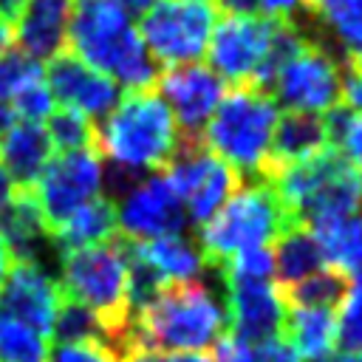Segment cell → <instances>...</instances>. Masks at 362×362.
I'll list each match as a JSON object with an SVG mask.
<instances>
[{
	"instance_id": "41",
	"label": "cell",
	"mask_w": 362,
	"mask_h": 362,
	"mask_svg": "<svg viewBox=\"0 0 362 362\" xmlns=\"http://www.w3.org/2000/svg\"><path fill=\"white\" fill-rule=\"evenodd\" d=\"M212 8L221 11L223 17H232V14H260V3L257 0H212Z\"/></svg>"
},
{
	"instance_id": "22",
	"label": "cell",
	"mask_w": 362,
	"mask_h": 362,
	"mask_svg": "<svg viewBox=\"0 0 362 362\" xmlns=\"http://www.w3.org/2000/svg\"><path fill=\"white\" fill-rule=\"evenodd\" d=\"M130 249L136 257H141L161 283H189L204 260L195 243H189L181 235H167V238H153V240H130Z\"/></svg>"
},
{
	"instance_id": "3",
	"label": "cell",
	"mask_w": 362,
	"mask_h": 362,
	"mask_svg": "<svg viewBox=\"0 0 362 362\" xmlns=\"http://www.w3.org/2000/svg\"><path fill=\"white\" fill-rule=\"evenodd\" d=\"M226 331V314L201 283H167L130 317L127 348L161 354L204 351ZM124 348V351H127Z\"/></svg>"
},
{
	"instance_id": "6",
	"label": "cell",
	"mask_w": 362,
	"mask_h": 362,
	"mask_svg": "<svg viewBox=\"0 0 362 362\" xmlns=\"http://www.w3.org/2000/svg\"><path fill=\"white\" fill-rule=\"evenodd\" d=\"M291 215L274 195L272 184L255 178L240 187L206 223L198 226V252L204 266L218 269L226 257L246 249H269L288 226Z\"/></svg>"
},
{
	"instance_id": "13",
	"label": "cell",
	"mask_w": 362,
	"mask_h": 362,
	"mask_svg": "<svg viewBox=\"0 0 362 362\" xmlns=\"http://www.w3.org/2000/svg\"><path fill=\"white\" fill-rule=\"evenodd\" d=\"M156 93L167 102L181 139H201V130L206 127L209 116L215 113L221 96H223V79L209 65H175L161 68L156 76Z\"/></svg>"
},
{
	"instance_id": "38",
	"label": "cell",
	"mask_w": 362,
	"mask_h": 362,
	"mask_svg": "<svg viewBox=\"0 0 362 362\" xmlns=\"http://www.w3.org/2000/svg\"><path fill=\"white\" fill-rule=\"evenodd\" d=\"M339 153L354 164V167H362V113H354L345 133H342V141H339Z\"/></svg>"
},
{
	"instance_id": "42",
	"label": "cell",
	"mask_w": 362,
	"mask_h": 362,
	"mask_svg": "<svg viewBox=\"0 0 362 362\" xmlns=\"http://www.w3.org/2000/svg\"><path fill=\"white\" fill-rule=\"evenodd\" d=\"M25 3L28 0H0V17L8 25H14L20 20V14H23V8H25Z\"/></svg>"
},
{
	"instance_id": "31",
	"label": "cell",
	"mask_w": 362,
	"mask_h": 362,
	"mask_svg": "<svg viewBox=\"0 0 362 362\" xmlns=\"http://www.w3.org/2000/svg\"><path fill=\"white\" fill-rule=\"evenodd\" d=\"M51 337L57 342H85V339H105L107 342L99 320L88 308H82L79 303H74L68 297L59 300V308H57V317L51 325Z\"/></svg>"
},
{
	"instance_id": "30",
	"label": "cell",
	"mask_w": 362,
	"mask_h": 362,
	"mask_svg": "<svg viewBox=\"0 0 362 362\" xmlns=\"http://www.w3.org/2000/svg\"><path fill=\"white\" fill-rule=\"evenodd\" d=\"M8 107L17 122H31V124H42V119H48L54 113V96L45 85L42 68L28 74L17 85V90L8 96Z\"/></svg>"
},
{
	"instance_id": "46",
	"label": "cell",
	"mask_w": 362,
	"mask_h": 362,
	"mask_svg": "<svg viewBox=\"0 0 362 362\" xmlns=\"http://www.w3.org/2000/svg\"><path fill=\"white\" fill-rule=\"evenodd\" d=\"M322 362H362V354H345V351H339V354L325 356Z\"/></svg>"
},
{
	"instance_id": "33",
	"label": "cell",
	"mask_w": 362,
	"mask_h": 362,
	"mask_svg": "<svg viewBox=\"0 0 362 362\" xmlns=\"http://www.w3.org/2000/svg\"><path fill=\"white\" fill-rule=\"evenodd\" d=\"M45 362H119V354L105 339H85V342H57L48 351Z\"/></svg>"
},
{
	"instance_id": "17",
	"label": "cell",
	"mask_w": 362,
	"mask_h": 362,
	"mask_svg": "<svg viewBox=\"0 0 362 362\" xmlns=\"http://www.w3.org/2000/svg\"><path fill=\"white\" fill-rule=\"evenodd\" d=\"M74 0H28L20 20L14 23V37L20 51L40 62L65 51L68 20Z\"/></svg>"
},
{
	"instance_id": "47",
	"label": "cell",
	"mask_w": 362,
	"mask_h": 362,
	"mask_svg": "<svg viewBox=\"0 0 362 362\" xmlns=\"http://www.w3.org/2000/svg\"><path fill=\"white\" fill-rule=\"evenodd\" d=\"M354 277H356V291H359V294H362V269H359V272H356V274H354Z\"/></svg>"
},
{
	"instance_id": "27",
	"label": "cell",
	"mask_w": 362,
	"mask_h": 362,
	"mask_svg": "<svg viewBox=\"0 0 362 362\" xmlns=\"http://www.w3.org/2000/svg\"><path fill=\"white\" fill-rule=\"evenodd\" d=\"M305 14L334 31L345 57H362V0H305Z\"/></svg>"
},
{
	"instance_id": "40",
	"label": "cell",
	"mask_w": 362,
	"mask_h": 362,
	"mask_svg": "<svg viewBox=\"0 0 362 362\" xmlns=\"http://www.w3.org/2000/svg\"><path fill=\"white\" fill-rule=\"evenodd\" d=\"M255 362H300V356L288 348L283 337H274L269 342L255 345Z\"/></svg>"
},
{
	"instance_id": "28",
	"label": "cell",
	"mask_w": 362,
	"mask_h": 362,
	"mask_svg": "<svg viewBox=\"0 0 362 362\" xmlns=\"http://www.w3.org/2000/svg\"><path fill=\"white\" fill-rule=\"evenodd\" d=\"M48 351V337L0 314V362H45Z\"/></svg>"
},
{
	"instance_id": "26",
	"label": "cell",
	"mask_w": 362,
	"mask_h": 362,
	"mask_svg": "<svg viewBox=\"0 0 362 362\" xmlns=\"http://www.w3.org/2000/svg\"><path fill=\"white\" fill-rule=\"evenodd\" d=\"M348 288H351V277H345L334 269H320V272L303 277L300 283L280 288V297H283L286 308H331V311H337V305L342 303Z\"/></svg>"
},
{
	"instance_id": "15",
	"label": "cell",
	"mask_w": 362,
	"mask_h": 362,
	"mask_svg": "<svg viewBox=\"0 0 362 362\" xmlns=\"http://www.w3.org/2000/svg\"><path fill=\"white\" fill-rule=\"evenodd\" d=\"M62 291L37 260H11L6 280L0 286V314L51 337V325L59 308Z\"/></svg>"
},
{
	"instance_id": "7",
	"label": "cell",
	"mask_w": 362,
	"mask_h": 362,
	"mask_svg": "<svg viewBox=\"0 0 362 362\" xmlns=\"http://www.w3.org/2000/svg\"><path fill=\"white\" fill-rule=\"evenodd\" d=\"M218 11L209 0H158L136 28L153 62L164 68L195 62L206 54Z\"/></svg>"
},
{
	"instance_id": "8",
	"label": "cell",
	"mask_w": 362,
	"mask_h": 362,
	"mask_svg": "<svg viewBox=\"0 0 362 362\" xmlns=\"http://www.w3.org/2000/svg\"><path fill=\"white\" fill-rule=\"evenodd\" d=\"M269 93L288 110L322 116L342 99V68L328 45L308 37L300 51L277 71Z\"/></svg>"
},
{
	"instance_id": "5",
	"label": "cell",
	"mask_w": 362,
	"mask_h": 362,
	"mask_svg": "<svg viewBox=\"0 0 362 362\" xmlns=\"http://www.w3.org/2000/svg\"><path fill=\"white\" fill-rule=\"evenodd\" d=\"M274 124L277 102L272 93L240 82L223 90L198 141L223 164H229L240 178H260L266 170Z\"/></svg>"
},
{
	"instance_id": "25",
	"label": "cell",
	"mask_w": 362,
	"mask_h": 362,
	"mask_svg": "<svg viewBox=\"0 0 362 362\" xmlns=\"http://www.w3.org/2000/svg\"><path fill=\"white\" fill-rule=\"evenodd\" d=\"M272 255H274V272L280 277V288H286L291 283H300L303 277L322 269L320 246H317L314 235L308 232V226H303V223H291L274 240Z\"/></svg>"
},
{
	"instance_id": "48",
	"label": "cell",
	"mask_w": 362,
	"mask_h": 362,
	"mask_svg": "<svg viewBox=\"0 0 362 362\" xmlns=\"http://www.w3.org/2000/svg\"><path fill=\"white\" fill-rule=\"evenodd\" d=\"M356 170H359V184H362V167H356Z\"/></svg>"
},
{
	"instance_id": "37",
	"label": "cell",
	"mask_w": 362,
	"mask_h": 362,
	"mask_svg": "<svg viewBox=\"0 0 362 362\" xmlns=\"http://www.w3.org/2000/svg\"><path fill=\"white\" fill-rule=\"evenodd\" d=\"M212 362H255V345H249V342H243L232 334H223L215 342Z\"/></svg>"
},
{
	"instance_id": "45",
	"label": "cell",
	"mask_w": 362,
	"mask_h": 362,
	"mask_svg": "<svg viewBox=\"0 0 362 362\" xmlns=\"http://www.w3.org/2000/svg\"><path fill=\"white\" fill-rule=\"evenodd\" d=\"M11 37H14V31H11V25L0 17V54L3 51H8L11 48Z\"/></svg>"
},
{
	"instance_id": "2",
	"label": "cell",
	"mask_w": 362,
	"mask_h": 362,
	"mask_svg": "<svg viewBox=\"0 0 362 362\" xmlns=\"http://www.w3.org/2000/svg\"><path fill=\"white\" fill-rule=\"evenodd\" d=\"M59 291L62 297L88 308L107 342L122 356L130 334V272H127V246L116 235L105 243L71 249L59 257Z\"/></svg>"
},
{
	"instance_id": "10",
	"label": "cell",
	"mask_w": 362,
	"mask_h": 362,
	"mask_svg": "<svg viewBox=\"0 0 362 362\" xmlns=\"http://www.w3.org/2000/svg\"><path fill=\"white\" fill-rule=\"evenodd\" d=\"M102 189V158L96 150H71L48 161L34 184L48 238Z\"/></svg>"
},
{
	"instance_id": "32",
	"label": "cell",
	"mask_w": 362,
	"mask_h": 362,
	"mask_svg": "<svg viewBox=\"0 0 362 362\" xmlns=\"http://www.w3.org/2000/svg\"><path fill=\"white\" fill-rule=\"evenodd\" d=\"M337 320V337L334 345L345 354H362V294L356 288H348L342 303L334 311Z\"/></svg>"
},
{
	"instance_id": "20",
	"label": "cell",
	"mask_w": 362,
	"mask_h": 362,
	"mask_svg": "<svg viewBox=\"0 0 362 362\" xmlns=\"http://www.w3.org/2000/svg\"><path fill=\"white\" fill-rule=\"evenodd\" d=\"M280 337L300 356V362H322L334 354L337 320L331 308H286Z\"/></svg>"
},
{
	"instance_id": "36",
	"label": "cell",
	"mask_w": 362,
	"mask_h": 362,
	"mask_svg": "<svg viewBox=\"0 0 362 362\" xmlns=\"http://www.w3.org/2000/svg\"><path fill=\"white\" fill-rule=\"evenodd\" d=\"M119 362H212L206 354L201 351H187V354H161V351H147V348H136L130 345Z\"/></svg>"
},
{
	"instance_id": "19",
	"label": "cell",
	"mask_w": 362,
	"mask_h": 362,
	"mask_svg": "<svg viewBox=\"0 0 362 362\" xmlns=\"http://www.w3.org/2000/svg\"><path fill=\"white\" fill-rule=\"evenodd\" d=\"M54 158V144L42 124L14 122L0 133V164L20 189H34L37 178Z\"/></svg>"
},
{
	"instance_id": "9",
	"label": "cell",
	"mask_w": 362,
	"mask_h": 362,
	"mask_svg": "<svg viewBox=\"0 0 362 362\" xmlns=\"http://www.w3.org/2000/svg\"><path fill=\"white\" fill-rule=\"evenodd\" d=\"M164 175L175 187L187 209V221H192L195 226L206 223L243 187V178L229 164H223L201 141L192 139H181V150L164 170Z\"/></svg>"
},
{
	"instance_id": "44",
	"label": "cell",
	"mask_w": 362,
	"mask_h": 362,
	"mask_svg": "<svg viewBox=\"0 0 362 362\" xmlns=\"http://www.w3.org/2000/svg\"><path fill=\"white\" fill-rule=\"evenodd\" d=\"M119 6H122V11L130 17V14H144V11H150L158 0H116Z\"/></svg>"
},
{
	"instance_id": "11",
	"label": "cell",
	"mask_w": 362,
	"mask_h": 362,
	"mask_svg": "<svg viewBox=\"0 0 362 362\" xmlns=\"http://www.w3.org/2000/svg\"><path fill=\"white\" fill-rule=\"evenodd\" d=\"M119 235L127 240H153L167 235H181L187 223V209L164 173L141 178L127 195L116 201Z\"/></svg>"
},
{
	"instance_id": "43",
	"label": "cell",
	"mask_w": 362,
	"mask_h": 362,
	"mask_svg": "<svg viewBox=\"0 0 362 362\" xmlns=\"http://www.w3.org/2000/svg\"><path fill=\"white\" fill-rule=\"evenodd\" d=\"M17 189H20V187L8 178V173H6V170H3V164H0V212L11 204V198L17 195Z\"/></svg>"
},
{
	"instance_id": "29",
	"label": "cell",
	"mask_w": 362,
	"mask_h": 362,
	"mask_svg": "<svg viewBox=\"0 0 362 362\" xmlns=\"http://www.w3.org/2000/svg\"><path fill=\"white\" fill-rule=\"evenodd\" d=\"M48 139L54 147H59L62 153L71 150H96V124L93 119L82 116L79 110L71 107H54V113L48 116V127H45Z\"/></svg>"
},
{
	"instance_id": "35",
	"label": "cell",
	"mask_w": 362,
	"mask_h": 362,
	"mask_svg": "<svg viewBox=\"0 0 362 362\" xmlns=\"http://www.w3.org/2000/svg\"><path fill=\"white\" fill-rule=\"evenodd\" d=\"M339 105H345L351 113L359 110L362 113V57H345V68H342V99Z\"/></svg>"
},
{
	"instance_id": "12",
	"label": "cell",
	"mask_w": 362,
	"mask_h": 362,
	"mask_svg": "<svg viewBox=\"0 0 362 362\" xmlns=\"http://www.w3.org/2000/svg\"><path fill=\"white\" fill-rule=\"evenodd\" d=\"M274 28H277V20H269L263 14L223 17L212 28V37L206 45L212 71L221 79H229L232 85L249 82L272 45Z\"/></svg>"
},
{
	"instance_id": "34",
	"label": "cell",
	"mask_w": 362,
	"mask_h": 362,
	"mask_svg": "<svg viewBox=\"0 0 362 362\" xmlns=\"http://www.w3.org/2000/svg\"><path fill=\"white\" fill-rule=\"evenodd\" d=\"M40 68V62L28 59L20 48H8L0 54V105H8V96L17 90V85L34 74Z\"/></svg>"
},
{
	"instance_id": "39",
	"label": "cell",
	"mask_w": 362,
	"mask_h": 362,
	"mask_svg": "<svg viewBox=\"0 0 362 362\" xmlns=\"http://www.w3.org/2000/svg\"><path fill=\"white\" fill-rule=\"evenodd\" d=\"M257 3H260V14L269 20L297 23V14H305V0H257Z\"/></svg>"
},
{
	"instance_id": "16",
	"label": "cell",
	"mask_w": 362,
	"mask_h": 362,
	"mask_svg": "<svg viewBox=\"0 0 362 362\" xmlns=\"http://www.w3.org/2000/svg\"><path fill=\"white\" fill-rule=\"evenodd\" d=\"M42 76L51 96L62 102V107L79 110L88 119L110 113L119 102V85L105 74L93 71L90 65H85L71 51H59L57 57H51Z\"/></svg>"
},
{
	"instance_id": "4",
	"label": "cell",
	"mask_w": 362,
	"mask_h": 362,
	"mask_svg": "<svg viewBox=\"0 0 362 362\" xmlns=\"http://www.w3.org/2000/svg\"><path fill=\"white\" fill-rule=\"evenodd\" d=\"M178 150L181 130L156 88L124 90L110 116L96 127V153L124 170L164 173Z\"/></svg>"
},
{
	"instance_id": "1",
	"label": "cell",
	"mask_w": 362,
	"mask_h": 362,
	"mask_svg": "<svg viewBox=\"0 0 362 362\" xmlns=\"http://www.w3.org/2000/svg\"><path fill=\"white\" fill-rule=\"evenodd\" d=\"M65 51L127 90H147L158 76V65L116 0H74Z\"/></svg>"
},
{
	"instance_id": "24",
	"label": "cell",
	"mask_w": 362,
	"mask_h": 362,
	"mask_svg": "<svg viewBox=\"0 0 362 362\" xmlns=\"http://www.w3.org/2000/svg\"><path fill=\"white\" fill-rule=\"evenodd\" d=\"M308 232L320 246L325 269H334L345 277L362 269V221L356 215L311 223Z\"/></svg>"
},
{
	"instance_id": "18",
	"label": "cell",
	"mask_w": 362,
	"mask_h": 362,
	"mask_svg": "<svg viewBox=\"0 0 362 362\" xmlns=\"http://www.w3.org/2000/svg\"><path fill=\"white\" fill-rule=\"evenodd\" d=\"M325 150H337L328 139L325 130V119L317 113H297V110H286L283 116H277L274 133H272V147H269V158H266V173L288 167V164H300L308 161ZM260 175V178H263Z\"/></svg>"
},
{
	"instance_id": "14",
	"label": "cell",
	"mask_w": 362,
	"mask_h": 362,
	"mask_svg": "<svg viewBox=\"0 0 362 362\" xmlns=\"http://www.w3.org/2000/svg\"><path fill=\"white\" fill-rule=\"evenodd\" d=\"M226 286V328L232 337L260 345L283 331L286 303L272 280H223Z\"/></svg>"
},
{
	"instance_id": "21",
	"label": "cell",
	"mask_w": 362,
	"mask_h": 362,
	"mask_svg": "<svg viewBox=\"0 0 362 362\" xmlns=\"http://www.w3.org/2000/svg\"><path fill=\"white\" fill-rule=\"evenodd\" d=\"M0 238L11 260H37V243L48 238L34 189H17L11 204L0 212Z\"/></svg>"
},
{
	"instance_id": "23",
	"label": "cell",
	"mask_w": 362,
	"mask_h": 362,
	"mask_svg": "<svg viewBox=\"0 0 362 362\" xmlns=\"http://www.w3.org/2000/svg\"><path fill=\"white\" fill-rule=\"evenodd\" d=\"M119 235V223H116V204L107 195H96L93 201H88L85 206H79L54 235V246L59 252H71V249H85V246H96L105 243L110 238Z\"/></svg>"
}]
</instances>
